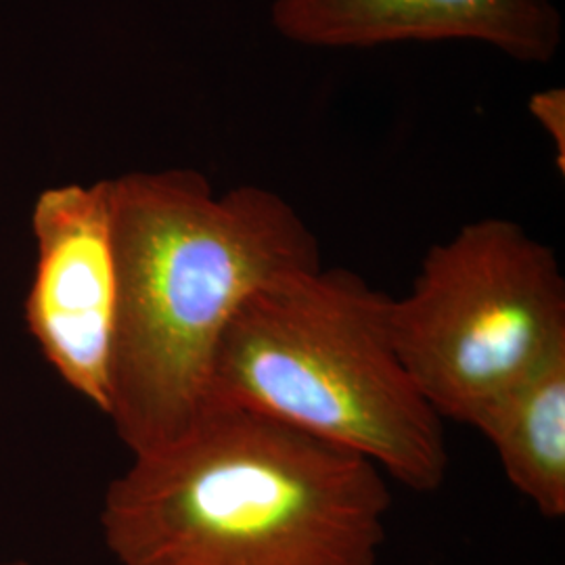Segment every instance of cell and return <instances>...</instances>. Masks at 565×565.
Here are the masks:
<instances>
[{
  "mask_svg": "<svg viewBox=\"0 0 565 565\" xmlns=\"http://www.w3.org/2000/svg\"><path fill=\"white\" fill-rule=\"evenodd\" d=\"M116 319L107 417L132 457L177 443L207 404L212 363L242 303L321 263L300 212L260 184L216 193L198 170L107 181Z\"/></svg>",
  "mask_w": 565,
  "mask_h": 565,
  "instance_id": "6da1fadb",
  "label": "cell"
},
{
  "mask_svg": "<svg viewBox=\"0 0 565 565\" xmlns=\"http://www.w3.org/2000/svg\"><path fill=\"white\" fill-rule=\"evenodd\" d=\"M390 507L361 455L207 406L107 486L102 534L116 565H377Z\"/></svg>",
  "mask_w": 565,
  "mask_h": 565,
  "instance_id": "7a4b0ae2",
  "label": "cell"
},
{
  "mask_svg": "<svg viewBox=\"0 0 565 565\" xmlns=\"http://www.w3.org/2000/svg\"><path fill=\"white\" fill-rule=\"evenodd\" d=\"M387 306L348 268L264 285L224 331L205 408L258 413L361 455L415 492L440 490L445 422L404 369Z\"/></svg>",
  "mask_w": 565,
  "mask_h": 565,
  "instance_id": "3957f363",
  "label": "cell"
},
{
  "mask_svg": "<svg viewBox=\"0 0 565 565\" xmlns=\"http://www.w3.org/2000/svg\"><path fill=\"white\" fill-rule=\"evenodd\" d=\"M387 323L429 406L471 427L565 348L564 273L524 226L480 218L427 249L411 291L390 298Z\"/></svg>",
  "mask_w": 565,
  "mask_h": 565,
  "instance_id": "277c9868",
  "label": "cell"
},
{
  "mask_svg": "<svg viewBox=\"0 0 565 565\" xmlns=\"http://www.w3.org/2000/svg\"><path fill=\"white\" fill-rule=\"evenodd\" d=\"M32 235L25 324L61 382L107 413L116 319L107 181L44 189L32 207Z\"/></svg>",
  "mask_w": 565,
  "mask_h": 565,
  "instance_id": "5b68a950",
  "label": "cell"
},
{
  "mask_svg": "<svg viewBox=\"0 0 565 565\" xmlns=\"http://www.w3.org/2000/svg\"><path fill=\"white\" fill-rule=\"evenodd\" d=\"M270 23L312 49L463 41L534 65L555 60L564 42L553 0H270Z\"/></svg>",
  "mask_w": 565,
  "mask_h": 565,
  "instance_id": "8992f818",
  "label": "cell"
},
{
  "mask_svg": "<svg viewBox=\"0 0 565 565\" xmlns=\"http://www.w3.org/2000/svg\"><path fill=\"white\" fill-rule=\"evenodd\" d=\"M476 427L546 520L565 515V348L486 406Z\"/></svg>",
  "mask_w": 565,
  "mask_h": 565,
  "instance_id": "52a82bcc",
  "label": "cell"
},
{
  "mask_svg": "<svg viewBox=\"0 0 565 565\" xmlns=\"http://www.w3.org/2000/svg\"><path fill=\"white\" fill-rule=\"evenodd\" d=\"M532 114L545 128L555 151L559 153V170L565 168V97L564 90L553 88L532 97Z\"/></svg>",
  "mask_w": 565,
  "mask_h": 565,
  "instance_id": "ba28073f",
  "label": "cell"
},
{
  "mask_svg": "<svg viewBox=\"0 0 565 565\" xmlns=\"http://www.w3.org/2000/svg\"><path fill=\"white\" fill-rule=\"evenodd\" d=\"M0 565H32V564H25V562H2Z\"/></svg>",
  "mask_w": 565,
  "mask_h": 565,
  "instance_id": "9c48e42d",
  "label": "cell"
}]
</instances>
